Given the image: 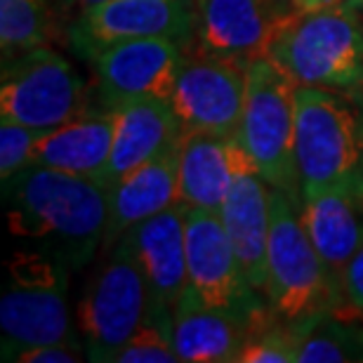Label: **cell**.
<instances>
[{
	"mask_svg": "<svg viewBox=\"0 0 363 363\" xmlns=\"http://www.w3.org/2000/svg\"><path fill=\"white\" fill-rule=\"evenodd\" d=\"M179 361L172 342V321L147 318L142 328L118 352L116 363H175Z\"/></svg>",
	"mask_w": 363,
	"mask_h": 363,
	"instance_id": "obj_25",
	"label": "cell"
},
{
	"mask_svg": "<svg viewBox=\"0 0 363 363\" xmlns=\"http://www.w3.org/2000/svg\"><path fill=\"white\" fill-rule=\"evenodd\" d=\"M10 231L69 269L94 257L108 224V186L94 177L28 165L3 182Z\"/></svg>",
	"mask_w": 363,
	"mask_h": 363,
	"instance_id": "obj_1",
	"label": "cell"
},
{
	"mask_svg": "<svg viewBox=\"0 0 363 363\" xmlns=\"http://www.w3.org/2000/svg\"><path fill=\"white\" fill-rule=\"evenodd\" d=\"M186 220V293L203 304L241 318L255 328L267 318L257 290L250 286L227 229L217 213L184 208Z\"/></svg>",
	"mask_w": 363,
	"mask_h": 363,
	"instance_id": "obj_9",
	"label": "cell"
},
{
	"mask_svg": "<svg viewBox=\"0 0 363 363\" xmlns=\"http://www.w3.org/2000/svg\"><path fill=\"white\" fill-rule=\"evenodd\" d=\"M245 67L206 50L182 57L168 104L184 133L236 135L248 85Z\"/></svg>",
	"mask_w": 363,
	"mask_h": 363,
	"instance_id": "obj_10",
	"label": "cell"
},
{
	"mask_svg": "<svg viewBox=\"0 0 363 363\" xmlns=\"http://www.w3.org/2000/svg\"><path fill=\"white\" fill-rule=\"evenodd\" d=\"M88 359L81 345H31L3 352V361L14 363H78Z\"/></svg>",
	"mask_w": 363,
	"mask_h": 363,
	"instance_id": "obj_27",
	"label": "cell"
},
{
	"mask_svg": "<svg viewBox=\"0 0 363 363\" xmlns=\"http://www.w3.org/2000/svg\"><path fill=\"white\" fill-rule=\"evenodd\" d=\"M361 318H363V316H361Z\"/></svg>",
	"mask_w": 363,
	"mask_h": 363,
	"instance_id": "obj_35",
	"label": "cell"
},
{
	"mask_svg": "<svg viewBox=\"0 0 363 363\" xmlns=\"http://www.w3.org/2000/svg\"><path fill=\"white\" fill-rule=\"evenodd\" d=\"M342 5H347L350 10H354L363 19V0H347V3H342Z\"/></svg>",
	"mask_w": 363,
	"mask_h": 363,
	"instance_id": "obj_30",
	"label": "cell"
},
{
	"mask_svg": "<svg viewBox=\"0 0 363 363\" xmlns=\"http://www.w3.org/2000/svg\"><path fill=\"white\" fill-rule=\"evenodd\" d=\"M295 325L300 330V342H297L300 363L363 361V325L350 323L347 316L325 314Z\"/></svg>",
	"mask_w": 363,
	"mask_h": 363,
	"instance_id": "obj_22",
	"label": "cell"
},
{
	"mask_svg": "<svg viewBox=\"0 0 363 363\" xmlns=\"http://www.w3.org/2000/svg\"><path fill=\"white\" fill-rule=\"evenodd\" d=\"M267 60L302 88L357 90L363 83V19L347 5L297 7Z\"/></svg>",
	"mask_w": 363,
	"mask_h": 363,
	"instance_id": "obj_2",
	"label": "cell"
},
{
	"mask_svg": "<svg viewBox=\"0 0 363 363\" xmlns=\"http://www.w3.org/2000/svg\"><path fill=\"white\" fill-rule=\"evenodd\" d=\"M243 116L236 130L250 163L272 189H281L300 206L295 168L297 83L272 60L248 62Z\"/></svg>",
	"mask_w": 363,
	"mask_h": 363,
	"instance_id": "obj_4",
	"label": "cell"
},
{
	"mask_svg": "<svg viewBox=\"0 0 363 363\" xmlns=\"http://www.w3.org/2000/svg\"><path fill=\"white\" fill-rule=\"evenodd\" d=\"M113 108L83 111L64 125L48 130L38 142L31 165H43L81 177H104L113 149Z\"/></svg>",
	"mask_w": 363,
	"mask_h": 363,
	"instance_id": "obj_21",
	"label": "cell"
},
{
	"mask_svg": "<svg viewBox=\"0 0 363 363\" xmlns=\"http://www.w3.org/2000/svg\"><path fill=\"white\" fill-rule=\"evenodd\" d=\"M177 149L179 144L108 184V224L101 248L108 250L135 224L179 203Z\"/></svg>",
	"mask_w": 363,
	"mask_h": 363,
	"instance_id": "obj_18",
	"label": "cell"
},
{
	"mask_svg": "<svg viewBox=\"0 0 363 363\" xmlns=\"http://www.w3.org/2000/svg\"><path fill=\"white\" fill-rule=\"evenodd\" d=\"M125 238L149 286V318L172 321V309L186 288V220L184 206L165 208L149 220L135 224Z\"/></svg>",
	"mask_w": 363,
	"mask_h": 363,
	"instance_id": "obj_14",
	"label": "cell"
},
{
	"mask_svg": "<svg viewBox=\"0 0 363 363\" xmlns=\"http://www.w3.org/2000/svg\"><path fill=\"white\" fill-rule=\"evenodd\" d=\"M85 106V85L74 64L50 48H33L3 64L0 118L55 130L76 118Z\"/></svg>",
	"mask_w": 363,
	"mask_h": 363,
	"instance_id": "obj_8",
	"label": "cell"
},
{
	"mask_svg": "<svg viewBox=\"0 0 363 363\" xmlns=\"http://www.w3.org/2000/svg\"><path fill=\"white\" fill-rule=\"evenodd\" d=\"M347 0H309L307 7H323V5H342Z\"/></svg>",
	"mask_w": 363,
	"mask_h": 363,
	"instance_id": "obj_29",
	"label": "cell"
},
{
	"mask_svg": "<svg viewBox=\"0 0 363 363\" xmlns=\"http://www.w3.org/2000/svg\"><path fill=\"white\" fill-rule=\"evenodd\" d=\"M340 279H342V293L347 307L354 314L363 316V245L357 250V255L347 262Z\"/></svg>",
	"mask_w": 363,
	"mask_h": 363,
	"instance_id": "obj_28",
	"label": "cell"
},
{
	"mask_svg": "<svg viewBox=\"0 0 363 363\" xmlns=\"http://www.w3.org/2000/svg\"><path fill=\"white\" fill-rule=\"evenodd\" d=\"M196 33V0H104L81 12L71 38L83 55L130 38H168L186 45Z\"/></svg>",
	"mask_w": 363,
	"mask_h": 363,
	"instance_id": "obj_12",
	"label": "cell"
},
{
	"mask_svg": "<svg viewBox=\"0 0 363 363\" xmlns=\"http://www.w3.org/2000/svg\"><path fill=\"white\" fill-rule=\"evenodd\" d=\"M69 267L48 252L28 248L7 259V283L0 297L3 352L31 345H81L67 302Z\"/></svg>",
	"mask_w": 363,
	"mask_h": 363,
	"instance_id": "obj_6",
	"label": "cell"
},
{
	"mask_svg": "<svg viewBox=\"0 0 363 363\" xmlns=\"http://www.w3.org/2000/svg\"><path fill=\"white\" fill-rule=\"evenodd\" d=\"M267 318L250 333L238 363H297V342H300L297 325L288 321L286 325L267 323Z\"/></svg>",
	"mask_w": 363,
	"mask_h": 363,
	"instance_id": "obj_24",
	"label": "cell"
},
{
	"mask_svg": "<svg viewBox=\"0 0 363 363\" xmlns=\"http://www.w3.org/2000/svg\"><path fill=\"white\" fill-rule=\"evenodd\" d=\"M252 330L241 318L208 307L186 290L172 309V342L184 363L238 361Z\"/></svg>",
	"mask_w": 363,
	"mask_h": 363,
	"instance_id": "obj_20",
	"label": "cell"
},
{
	"mask_svg": "<svg viewBox=\"0 0 363 363\" xmlns=\"http://www.w3.org/2000/svg\"><path fill=\"white\" fill-rule=\"evenodd\" d=\"M354 94H357V99H359V104L363 106V83L359 85V88H357V90H354Z\"/></svg>",
	"mask_w": 363,
	"mask_h": 363,
	"instance_id": "obj_32",
	"label": "cell"
},
{
	"mask_svg": "<svg viewBox=\"0 0 363 363\" xmlns=\"http://www.w3.org/2000/svg\"><path fill=\"white\" fill-rule=\"evenodd\" d=\"M300 217L325 267L340 279L363 245V179L304 196Z\"/></svg>",
	"mask_w": 363,
	"mask_h": 363,
	"instance_id": "obj_17",
	"label": "cell"
},
{
	"mask_svg": "<svg viewBox=\"0 0 363 363\" xmlns=\"http://www.w3.org/2000/svg\"><path fill=\"white\" fill-rule=\"evenodd\" d=\"M50 19L43 0H0L3 60L43 48L50 40Z\"/></svg>",
	"mask_w": 363,
	"mask_h": 363,
	"instance_id": "obj_23",
	"label": "cell"
},
{
	"mask_svg": "<svg viewBox=\"0 0 363 363\" xmlns=\"http://www.w3.org/2000/svg\"><path fill=\"white\" fill-rule=\"evenodd\" d=\"M94 83L106 108L137 99H165L184 57V45L168 38H130L88 52Z\"/></svg>",
	"mask_w": 363,
	"mask_h": 363,
	"instance_id": "obj_11",
	"label": "cell"
},
{
	"mask_svg": "<svg viewBox=\"0 0 363 363\" xmlns=\"http://www.w3.org/2000/svg\"><path fill=\"white\" fill-rule=\"evenodd\" d=\"M252 165L236 135L184 133L177 149V189L184 208L220 213L236 175Z\"/></svg>",
	"mask_w": 363,
	"mask_h": 363,
	"instance_id": "obj_15",
	"label": "cell"
},
{
	"mask_svg": "<svg viewBox=\"0 0 363 363\" xmlns=\"http://www.w3.org/2000/svg\"><path fill=\"white\" fill-rule=\"evenodd\" d=\"M45 133L48 130L28 128L17 121L0 118V177H3V182L31 165L38 142L45 137Z\"/></svg>",
	"mask_w": 363,
	"mask_h": 363,
	"instance_id": "obj_26",
	"label": "cell"
},
{
	"mask_svg": "<svg viewBox=\"0 0 363 363\" xmlns=\"http://www.w3.org/2000/svg\"><path fill=\"white\" fill-rule=\"evenodd\" d=\"M363 123L335 90L297 85L295 168L300 201L361 177Z\"/></svg>",
	"mask_w": 363,
	"mask_h": 363,
	"instance_id": "obj_5",
	"label": "cell"
},
{
	"mask_svg": "<svg viewBox=\"0 0 363 363\" xmlns=\"http://www.w3.org/2000/svg\"><path fill=\"white\" fill-rule=\"evenodd\" d=\"M113 149L101 182L108 186L116 179L140 168L163 151L177 147L184 130L165 99H137L113 108Z\"/></svg>",
	"mask_w": 363,
	"mask_h": 363,
	"instance_id": "obj_19",
	"label": "cell"
},
{
	"mask_svg": "<svg viewBox=\"0 0 363 363\" xmlns=\"http://www.w3.org/2000/svg\"><path fill=\"white\" fill-rule=\"evenodd\" d=\"M106 264L92 276L78 302V333L90 361H116L151 314L144 272L125 236L108 248Z\"/></svg>",
	"mask_w": 363,
	"mask_h": 363,
	"instance_id": "obj_7",
	"label": "cell"
},
{
	"mask_svg": "<svg viewBox=\"0 0 363 363\" xmlns=\"http://www.w3.org/2000/svg\"><path fill=\"white\" fill-rule=\"evenodd\" d=\"M217 215L227 229L250 286L264 295L272 229V186L255 170V165H245L238 172Z\"/></svg>",
	"mask_w": 363,
	"mask_h": 363,
	"instance_id": "obj_16",
	"label": "cell"
},
{
	"mask_svg": "<svg viewBox=\"0 0 363 363\" xmlns=\"http://www.w3.org/2000/svg\"><path fill=\"white\" fill-rule=\"evenodd\" d=\"M264 297L274 314L288 323H307L335 314L337 304L345 302L342 281L325 267L311 243L300 206L281 189H272Z\"/></svg>",
	"mask_w": 363,
	"mask_h": 363,
	"instance_id": "obj_3",
	"label": "cell"
},
{
	"mask_svg": "<svg viewBox=\"0 0 363 363\" xmlns=\"http://www.w3.org/2000/svg\"><path fill=\"white\" fill-rule=\"evenodd\" d=\"M293 3H297V5H300V7H307V3H309V0H293Z\"/></svg>",
	"mask_w": 363,
	"mask_h": 363,
	"instance_id": "obj_33",
	"label": "cell"
},
{
	"mask_svg": "<svg viewBox=\"0 0 363 363\" xmlns=\"http://www.w3.org/2000/svg\"><path fill=\"white\" fill-rule=\"evenodd\" d=\"M293 0H196V35L206 52L248 64L267 57Z\"/></svg>",
	"mask_w": 363,
	"mask_h": 363,
	"instance_id": "obj_13",
	"label": "cell"
},
{
	"mask_svg": "<svg viewBox=\"0 0 363 363\" xmlns=\"http://www.w3.org/2000/svg\"><path fill=\"white\" fill-rule=\"evenodd\" d=\"M74 3L81 7V12L83 10H88V7H92V5H99V3H104V0H74Z\"/></svg>",
	"mask_w": 363,
	"mask_h": 363,
	"instance_id": "obj_31",
	"label": "cell"
},
{
	"mask_svg": "<svg viewBox=\"0 0 363 363\" xmlns=\"http://www.w3.org/2000/svg\"><path fill=\"white\" fill-rule=\"evenodd\" d=\"M361 177H363V158H361Z\"/></svg>",
	"mask_w": 363,
	"mask_h": 363,
	"instance_id": "obj_34",
	"label": "cell"
}]
</instances>
